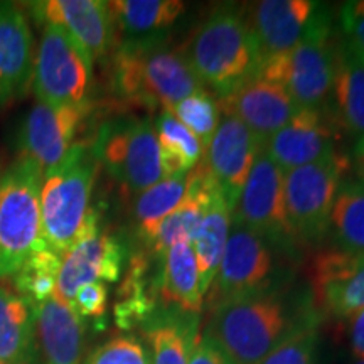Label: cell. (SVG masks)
<instances>
[{
  "instance_id": "1",
  "label": "cell",
  "mask_w": 364,
  "mask_h": 364,
  "mask_svg": "<svg viewBox=\"0 0 364 364\" xmlns=\"http://www.w3.org/2000/svg\"><path fill=\"white\" fill-rule=\"evenodd\" d=\"M312 324L314 311L268 287L213 307L204 334L233 364H258L290 334Z\"/></svg>"
},
{
  "instance_id": "2",
  "label": "cell",
  "mask_w": 364,
  "mask_h": 364,
  "mask_svg": "<svg viewBox=\"0 0 364 364\" xmlns=\"http://www.w3.org/2000/svg\"><path fill=\"white\" fill-rule=\"evenodd\" d=\"M112 85L125 102L162 110L204 90L184 49L166 34L122 41L113 54Z\"/></svg>"
},
{
  "instance_id": "3",
  "label": "cell",
  "mask_w": 364,
  "mask_h": 364,
  "mask_svg": "<svg viewBox=\"0 0 364 364\" xmlns=\"http://www.w3.org/2000/svg\"><path fill=\"white\" fill-rule=\"evenodd\" d=\"M201 85L226 98L255 80L262 61L248 19L238 7H218L184 49Z\"/></svg>"
},
{
  "instance_id": "4",
  "label": "cell",
  "mask_w": 364,
  "mask_h": 364,
  "mask_svg": "<svg viewBox=\"0 0 364 364\" xmlns=\"http://www.w3.org/2000/svg\"><path fill=\"white\" fill-rule=\"evenodd\" d=\"M98 167L91 145L78 142L65 161L43 176L41 220L44 241L61 257L83 233Z\"/></svg>"
},
{
  "instance_id": "5",
  "label": "cell",
  "mask_w": 364,
  "mask_h": 364,
  "mask_svg": "<svg viewBox=\"0 0 364 364\" xmlns=\"http://www.w3.org/2000/svg\"><path fill=\"white\" fill-rule=\"evenodd\" d=\"M43 172L19 157L0 176V280L12 279L34 252L46 248L41 220Z\"/></svg>"
},
{
  "instance_id": "6",
  "label": "cell",
  "mask_w": 364,
  "mask_h": 364,
  "mask_svg": "<svg viewBox=\"0 0 364 364\" xmlns=\"http://www.w3.org/2000/svg\"><path fill=\"white\" fill-rule=\"evenodd\" d=\"M336 41L329 14L322 7L307 38L292 51L267 59L257 78L280 86L300 110L326 108L334 80Z\"/></svg>"
},
{
  "instance_id": "7",
  "label": "cell",
  "mask_w": 364,
  "mask_h": 364,
  "mask_svg": "<svg viewBox=\"0 0 364 364\" xmlns=\"http://www.w3.org/2000/svg\"><path fill=\"white\" fill-rule=\"evenodd\" d=\"M91 152L130 193H144L166 179L156 127L150 118L117 117L105 122L95 135Z\"/></svg>"
},
{
  "instance_id": "8",
  "label": "cell",
  "mask_w": 364,
  "mask_h": 364,
  "mask_svg": "<svg viewBox=\"0 0 364 364\" xmlns=\"http://www.w3.org/2000/svg\"><path fill=\"white\" fill-rule=\"evenodd\" d=\"M33 88L38 102L54 107L90 103L93 61L61 27H43L34 54Z\"/></svg>"
},
{
  "instance_id": "9",
  "label": "cell",
  "mask_w": 364,
  "mask_h": 364,
  "mask_svg": "<svg viewBox=\"0 0 364 364\" xmlns=\"http://www.w3.org/2000/svg\"><path fill=\"white\" fill-rule=\"evenodd\" d=\"M346 169L348 161L343 156H336L285 172V208L295 238L311 243L324 238Z\"/></svg>"
},
{
  "instance_id": "10",
  "label": "cell",
  "mask_w": 364,
  "mask_h": 364,
  "mask_svg": "<svg viewBox=\"0 0 364 364\" xmlns=\"http://www.w3.org/2000/svg\"><path fill=\"white\" fill-rule=\"evenodd\" d=\"M127 247L118 236L100 230L98 211L91 208L80 240L61 257L53 297L71 307L81 287L90 282H117L124 275Z\"/></svg>"
},
{
  "instance_id": "11",
  "label": "cell",
  "mask_w": 364,
  "mask_h": 364,
  "mask_svg": "<svg viewBox=\"0 0 364 364\" xmlns=\"http://www.w3.org/2000/svg\"><path fill=\"white\" fill-rule=\"evenodd\" d=\"M273 255L262 236L235 223L216 277L206 294L209 309L272 287Z\"/></svg>"
},
{
  "instance_id": "12",
  "label": "cell",
  "mask_w": 364,
  "mask_h": 364,
  "mask_svg": "<svg viewBox=\"0 0 364 364\" xmlns=\"http://www.w3.org/2000/svg\"><path fill=\"white\" fill-rule=\"evenodd\" d=\"M285 172L260 150L233 209L235 223L248 228L268 243L289 245L295 240L284 198Z\"/></svg>"
},
{
  "instance_id": "13",
  "label": "cell",
  "mask_w": 364,
  "mask_h": 364,
  "mask_svg": "<svg viewBox=\"0 0 364 364\" xmlns=\"http://www.w3.org/2000/svg\"><path fill=\"white\" fill-rule=\"evenodd\" d=\"M91 108V102L61 107L36 103L21 127V157L34 162L43 176L54 169L78 144L76 136L90 117Z\"/></svg>"
},
{
  "instance_id": "14",
  "label": "cell",
  "mask_w": 364,
  "mask_h": 364,
  "mask_svg": "<svg viewBox=\"0 0 364 364\" xmlns=\"http://www.w3.org/2000/svg\"><path fill=\"white\" fill-rule=\"evenodd\" d=\"M312 306L331 317H353L364 309V255L318 250L309 260Z\"/></svg>"
},
{
  "instance_id": "15",
  "label": "cell",
  "mask_w": 364,
  "mask_h": 364,
  "mask_svg": "<svg viewBox=\"0 0 364 364\" xmlns=\"http://www.w3.org/2000/svg\"><path fill=\"white\" fill-rule=\"evenodd\" d=\"M339 124L329 107L302 108L280 132L263 145V152L284 172L336 157Z\"/></svg>"
},
{
  "instance_id": "16",
  "label": "cell",
  "mask_w": 364,
  "mask_h": 364,
  "mask_svg": "<svg viewBox=\"0 0 364 364\" xmlns=\"http://www.w3.org/2000/svg\"><path fill=\"white\" fill-rule=\"evenodd\" d=\"M27 12L39 26L61 27L91 61L107 56L115 43L110 7L103 0L29 2Z\"/></svg>"
},
{
  "instance_id": "17",
  "label": "cell",
  "mask_w": 364,
  "mask_h": 364,
  "mask_svg": "<svg viewBox=\"0 0 364 364\" xmlns=\"http://www.w3.org/2000/svg\"><path fill=\"white\" fill-rule=\"evenodd\" d=\"M322 4L312 0H262L248 19L262 65L292 51L316 24Z\"/></svg>"
},
{
  "instance_id": "18",
  "label": "cell",
  "mask_w": 364,
  "mask_h": 364,
  "mask_svg": "<svg viewBox=\"0 0 364 364\" xmlns=\"http://www.w3.org/2000/svg\"><path fill=\"white\" fill-rule=\"evenodd\" d=\"M262 144L238 118L223 113L216 134L204 149V162L220 186L226 203L235 209Z\"/></svg>"
},
{
  "instance_id": "19",
  "label": "cell",
  "mask_w": 364,
  "mask_h": 364,
  "mask_svg": "<svg viewBox=\"0 0 364 364\" xmlns=\"http://www.w3.org/2000/svg\"><path fill=\"white\" fill-rule=\"evenodd\" d=\"M33 76L34 43L26 12L0 2V110L26 97Z\"/></svg>"
},
{
  "instance_id": "20",
  "label": "cell",
  "mask_w": 364,
  "mask_h": 364,
  "mask_svg": "<svg viewBox=\"0 0 364 364\" xmlns=\"http://www.w3.org/2000/svg\"><path fill=\"white\" fill-rule=\"evenodd\" d=\"M221 113L233 115L255 135L262 147L280 132L300 108L280 86L255 78L220 100Z\"/></svg>"
},
{
  "instance_id": "21",
  "label": "cell",
  "mask_w": 364,
  "mask_h": 364,
  "mask_svg": "<svg viewBox=\"0 0 364 364\" xmlns=\"http://www.w3.org/2000/svg\"><path fill=\"white\" fill-rule=\"evenodd\" d=\"M34 307L36 339L44 364H83V321L51 297Z\"/></svg>"
},
{
  "instance_id": "22",
  "label": "cell",
  "mask_w": 364,
  "mask_h": 364,
  "mask_svg": "<svg viewBox=\"0 0 364 364\" xmlns=\"http://www.w3.org/2000/svg\"><path fill=\"white\" fill-rule=\"evenodd\" d=\"M329 110L341 129L358 139L356 154L364 152V63L336 41L334 80Z\"/></svg>"
},
{
  "instance_id": "23",
  "label": "cell",
  "mask_w": 364,
  "mask_h": 364,
  "mask_svg": "<svg viewBox=\"0 0 364 364\" xmlns=\"http://www.w3.org/2000/svg\"><path fill=\"white\" fill-rule=\"evenodd\" d=\"M156 290L166 306L188 314L201 311L204 299L199 292L198 262L191 241H179L162 253Z\"/></svg>"
},
{
  "instance_id": "24",
  "label": "cell",
  "mask_w": 364,
  "mask_h": 364,
  "mask_svg": "<svg viewBox=\"0 0 364 364\" xmlns=\"http://www.w3.org/2000/svg\"><path fill=\"white\" fill-rule=\"evenodd\" d=\"M34 307L19 294L0 287V363H38Z\"/></svg>"
},
{
  "instance_id": "25",
  "label": "cell",
  "mask_w": 364,
  "mask_h": 364,
  "mask_svg": "<svg viewBox=\"0 0 364 364\" xmlns=\"http://www.w3.org/2000/svg\"><path fill=\"white\" fill-rule=\"evenodd\" d=\"M231 215H233V209L230 208V204L226 203L225 196L220 191L213 198V201L209 203L201 226H199L198 233L191 241L196 262H198L199 292H201L203 299L206 297L209 289H211L218 267L221 263L228 235H230Z\"/></svg>"
},
{
  "instance_id": "26",
  "label": "cell",
  "mask_w": 364,
  "mask_h": 364,
  "mask_svg": "<svg viewBox=\"0 0 364 364\" xmlns=\"http://www.w3.org/2000/svg\"><path fill=\"white\" fill-rule=\"evenodd\" d=\"M108 7L113 29L124 39L166 34L186 11V4L179 0H115Z\"/></svg>"
},
{
  "instance_id": "27",
  "label": "cell",
  "mask_w": 364,
  "mask_h": 364,
  "mask_svg": "<svg viewBox=\"0 0 364 364\" xmlns=\"http://www.w3.org/2000/svg\"><path fill=\"white\" fill-rule=\"evenodd\" d=\"M332 228L338 248L364 255V184L361 181H341L331 209Z\"/></svg>"
},
{
  "instance_id": "28",
  "label": "cell",
  "mask_w": 364,
  "mask_h": 364,
  "mask_svg": "<svg viewBox=\"0 0 364 364\" xmlns=\"http://www.w3.org/2000/svg\"><path fill=\"white\" fill-rule=\"evenodd\" d=\"M154 127L161 149L164 176H188L203 159V145L167 110L159 113Z\"/></svg>"
},
{
  "instance_id": "29",
  "label": "cell",
  "mask_w": 364,
  "mask_h": 364,
  "mask_svg": "<svg viewBox=\"0 0 364 364\" xmlns=\"http://www.w3.org/2000/svg\"><path fill=\"white\" fill-rule=\"evenodd\" d=\"M150 364H189L196 343L193 318L166 317L152 322L145 331Z\"/></svg>"
},
{
  "instance_id": "30",
  "label": "cell",
  "mask_w": 364,
  "mask_h": 364,
  "mask_svg": "<svg viewBox=\"0 0 364 364\" xmlns=\"http://www.w3.org/2000/svg\"><path fill=\"white\" fill-rule=\"evenodd\" d=\"M186 177H166L152 188L139 193L134 203V218L139 238L147 243L157 226L167 215L179 206L186 193Z\"/></svg>"
},
{
  "instance_id": "31",
  "label": "cell",
  "mask_w": 364,
  "mask_h": 364,
  "mask_svg": "<svg viewBox=\"0 0 364 364\" xmlns=\"http://www.w3.org/2000/svg\"><path fill=\"white\" fill-rule=\"evenodd\" d=\"M59 267H61V255L54 250L46 247L34 252L24 262L21 270L12 277L17 292L31 306H39L49 300L56 292Z\"/></svg>"
},
{
  "instance_id": "32",
  "label": "cell",
  "mask_w": 364,
  "mask_h": 364,
  "mask_svg": "<svg viewBox=\"0 0 364 364\" xmlns=\"http://www.w3.org/2000/svg\"><path fill=\"white\" fill-rule=\"evenodd\" d=\"M193 134L203 149L211 142L221 120L220 105L208 91H198L167 110Z\"/></svg>"
},
{
  "instance_id": "33",
  "label": "cell",
  "mask_w": 364,
  "mask_h": 364,
  "mask_svg": "<svg viewBox=\"0 0 364 364\" xmlns=\"http://www.w3.org/2000/svg\"><path fill=\"white\" fill-rule=\"evenodd\" d=\"M316 324L295 331L258 364H317Z\"/></svg>"
},
{
  "instance_id": "34",
  "label": "cell",
  "mask_w": 364,
  "mask_h": 364,
  "mask_svg": "<svg viewBox=\"0 0 364 364\" xmlns=\"http://www.w3.org/2000/svg\"><path fill=\"white\" fill-rule=\"evenodd\" d=\"M85 364H150L142 341L132 334H120L98 346Z\"/></svg>"
},
{
  "instance_id": "35",
  "label": "cell",
  "mask_w": 364,
  "mask_h": 364,
  "mask_svg": "<svg viewBox=\"0 0 364 364\" xmlns=\"http://www.w3.org/2000/svg\"><path fill=\"white\" fill-rule=\"evenodd\" d=\"M339 41L364 63V0L344 2L339 11Z\"/></svg>"
},
{
  "instance_id": "36",
  "label": "cell",
  "mask_w": 364,
  "mask_h": 364,
  "mask_svg": "<svg viewBox=\"0 0 364 364\" xmlns=\"http://www.w3.org/2000/svg\"><path fill=\"white\" fill-rule=\"evenodd\" d=\"M71 309L81 321L102 318L108 309V287L105 282H90L81 287L71 302Z\"/></svg>"
},
{
  "instance_id": "37",
  "label": "cell",
  "mask_w": 364,
  "mask_h": 364,
  "mask_svg": "<svg viewBox=\"0 0 364 364\" xmlns=\"http://www.w3.org/2000/svg\"><path fill=\"white\" fill-rule=\"evenodd\" d=\"M189 364H233L225 351L208 334L198 336L189 356Z\"/></svg>"
},
{
  "instance_id": "38",
  "label": "cell",
  "mask_w": 364,
  "mask_h": 364,
  "mask_svg": "<svg viewBox=\"0 0 364 364\" xmlns=\"http://www.w3.org/2000/svg\"><path fill=\"white\" fill-rule=\"evenodd\" d=\"M351 318V349L358 359H364V309Z\"/></svg>"
},
{
  "instance_id": "39",
  "label": "cell",
  "mask_w": 364,
  "mask_h": 364,
  "mask_svg": "<svg viewBox=\"0 0 364 364\" xmlns=\"http://www.w3.org/2000/svg\"><path fill=\"white\" fill-rule=\"evenodd\" d=\"M356 166H358V174H359V181L364 184V152L356 154Z\"/></svg>"
},
{
  "instance_id": "40",
  "label": "cell",
  "mask_w": 364,
  "mask_h": 364,
  "mask_svg": "<svg viewBox=\"0 0 364 364\" xmlns=\"http://www.w3.org/2000/svg\"><path fill=\"white\" fill-rule=\"evenodd\" d=\"M354 364H364V359H358V361L354 363Z\"/></svg>"
}]
</instances>
